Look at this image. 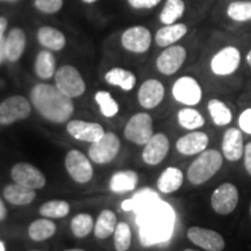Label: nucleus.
I'll return each instance as SVG.
<instances>
[{"label":"nucleus","mask_w":251,"mask_h":251,"mask_svg":"<svg viewBox=\"0 0 251 251\" xmlns=\"http://www.w3.org/2000/svg\"><path fill=\"white\" fill-rule=\"evenodd\" d=\"M30 102L41 117L54 124L69 122L75 111L72 98L49 84L40 83L33 86Z\"/></svg>","instance_id":"nucleus-1"},{"label":"nucleus","mask_w":251,"mask_h":251,"mask_svg":"<svg viewBox=\"0 0 251 251\" xmlns=\"http://www.w3.org/2000/svg\"><path fill=\"white\" fill-rule=\"evenodd\" d=\"M174 228V213L166 203L159 202L146 212L141 219L140 237L143 246L164 242L170 237Z\"/></svg>","instance_id":"nucleus-2"},{"label":"nucleus","mask_w":251,"mask_h":251,"mask_svg":"<svg viewBox=\"0 0 251 251\" xmlns=\"http://www.w3.org/2000/svg\"><path fill=\"white\" fill-rule=\"evenodd\" d=\"M222 166V155L218 150L209 149L200 152L191 163L187 170V178L193 185H201L216 175Z\"/></svg>","instance_id":"nucleus-3"},{"label":"nucleus","mask_w":251,"mask_h":251,"mask_svg":"<svg viewBox=\"0 0 251 251\" xmlns=\"http://www.w3.org/2000/svg\"><path fill=\"white\" fill-rule=\"evenodd\" d=\"M120 147V139L117 135L112 131H105L98 141L91 143L87 153L91 161L96 164H107L118 156Z\"/></svg>","instance_id":"nucleus-4"},{"label":"nucleus","mask_w":251,"mask_h":251,"mask_svg":"<svg viewBox=\"0 0 251 251\" xmlns=\"http://www.w3.org/2000/svg\"><path fill=\"white\" fill-rule=\"evenodd\" d=\"M55 86L70 98H78L85 93L86 85L80 72L72 65H63L55 74Z\"/></svg>","instance_id":"nucleus-5"},{"label":"nucleus","mask_w":251,"mask_h":251,"mask_svg":"<svg viewBox=\"0 0 251 251\" xmlns=\"http://www.w3.org/2000/svg\"><path fill=\"white\" fill-rule=\"evenodd\" d=\"M125 137L139 146H146L153 136L152 118L148 113H137L128 120L124 130Z\"/></svg>","instance_id":"nucleus-6"},{"label":"nucleus","mask_w":251,"mask_h":251,"mask_svg":"<svg viewBox=\"0 0 251 251\" xmlns=\"http://www.w3.org/2000/svg\"><path fill=\"white\" fill-rule=\"evenodd\" d=\"M31 102L23 96H12L0 102V125L9 126L29 118Z\"/></svg>","instance_id":"nucleus-7"},{"label":"nucleus","mask_w":251,"mask_h":251,"mask_svg":"<svg viewBox=\"0 0 251 251\" xmlns=\"http://www.w3.org/2000/svg\"><path fill=\"white\" fill-rule=\"evenodd\" d=\"M92 161H90L83 152L72 149L67 153L64 165L69 176L78 184H86L93 177Z\"/></svg>","instance_id":"nucleus-8"},{"label":"nucleus","mask_w":251,"mask_h":251,"mask_svg":"<svg viewBox=\"0 0 251 251\" xmlns=\"http://www.w3.org/2000/svg\"><path fill=\"white\" fill-rule=\"evenodd\" d=\"M238 203V190L234 184L225 183L215 188L212 194L211 205L215 213L228 215L236 209Z\"/></svg>","instance_id":"nucleus-9"},{"label":"nucleus","mask_w":251,"mask_h":251,"mask_svg":"<svg viewBox=\"0 0 251 251\" xmlns=\"http://www.w3.org/2000/svg\"><path fill=\"white\" fill-rule=\"evenodd\" d=\"M11 177L14 183H18L24 186L40 190L47 184L46 176L35 165L29 163H18L11 170Z\"/></svg>","instance_id":"nucleus-10"},{"label":"nucleus","mask_w":251,"mask_h":251,"mask_svg":"<svg viewBox=\"0 0 251 251\" xmlns=\"http://www.w3.org/2000/svg\"><path fill=\"white\" fill-rule=\"evenodd\" d=\"M172 96L178 102L194 106L202 98V91L199 83L193 77L184 76L176 80L172 86Z\"/></svg>","instance_id":"nucleus-11"},{"label":"nucleus","mask_w":251,"mask_h":251,"mask_svg":"<svg viewBox=\"0 0 251 251\" xmlns=\"http://www.w3.org/2000/svg\"><path fill=\"white\" fill-rule=\"evenodd\" d=\"M122 47L135 54L148 51L151 46V33L143 26H134L124 31L121 36Z\"/></svg>","instance_id":"nucleus-12"},{"label":"nucleus","mask_w":251,"mask_h":251,"mask_svg":"<svg viewBox=\"0 0 251 251\" xmlns=\"http://www.w3.org/2000/svg\"><path fill=\"white\" fill-rule=\"evenodd\" d=\"M241 62V54L235 47H226L213 56L211 69L216 76H229L237 70Z\"/></svg>","instance_id":"nucleus-13"},{"label":"nucleus","mask_w":251,"mask_h":251,"mask_svg":"<svg viewBox=\"0 0 251 251\" xmlns=\"http://www.w3.org/2000/svg\"><path fill=\"white\" fill-rule=\"evenodd\" d=\"M187 237L191 242L206 251H222L226 247L222 235L212 229L194 226L188 228Z\"/></svg>","instance_id":"nucleus-14"},{"label":"nucleus","mask_w":251,"mask_h":251,"mask_svg":"<svg viewBox=\"0 0 251 251\" xmlns=\"http://www.w3.org/2000/svg\"><path fill=\"white\" fill-rule=\"evenodd\" d=\"M186 59V50L181 46H172L161 52L156 61V67L161 74L170 76L181 68Z\"/></svg>","instance_id":"nucleus-15"},{"label":"nucleus","mask_w":251,"mask_h":251,"mask_svg":"<svg viewBox=\"0 0 251 251\" xmlns=\"http://www.w3.org/2000/svg\"><path fill=\"white\" fill-rule=\"evenodd\" d=\"M170 149V142L168 136L163 133L153 134V136L147 142L142 151V159L148 165L161 164L168 155Z\"/></svg>","instance_id":"nucleus-16"},{"label":"nucleus","mask_w":251,"mask_h":251,"mask_svg":"<svg viewBox=\"0 0 251 251\" xmlns=\"http://www.w3.org/2000/svg\"><path fill=\"white\" fill-rule=\"evenodd\" d=\"M67 131L74 139L90 143L98 141L105 134L101 125L84 120L69 121L67 125Z\"/></svg>","instance_id":"nucleus-17"},{"label":"nucleus","mask_w":251,"mask_h":251,"mask_svg":"<svg viewBox=\"0 0 251 251\" xmlns=\"http://www.w3.org/2000/svg\"><path fill=\"white\" fill-rule=\"evenodd\" d=\"M164 96L165 89L161 81L157 79H148L141 85L139 93H137V99L143 108L152 109L162 102Z\"/></svg>","instance_id":"nucleus-18"},{"label":"nucleus","mask_w":251,"mask_h":251,"mask_svg":"<svg viewBox=\"0 0 251 251\" xmlns=\"http://www.w3.org/2000/svg\"><path fill=\"white\" fill-rule=\"evenodd\" d=\"M208 135L203 131H192L181 136L176 143V148L181 155L192 156L205 151L208 146Z\"/></svg>","instance_id":"nucleus-19"},{"label":"nucleus","mask_w":251,"mask_h":251,"mask_svg":"<svg viewBox=\"0 0 251 251\" xmlns=\"http://www.w3.org/2000/svg\"><path fill=\"white\" fill-rule=\"evenodd\" d=\"M222 151L228 161L237 162L244 153L243 135L237 128H229L222 140Z\"/></svg>","instance_id":"nucleus-20"},{"label":"nucleus","mask_w":251,"mask_h":251,"mask_svg":"<svg viewBox=\"0 0 251 251\" xmlns=\"http://www.w3.org/2000/svg\"><path fill=\"white\" fill-rule=\"evenodd\" d=\"M26 48V35L21 28H13L5 39L6 59L17 62L23 56Z\"/></svg>","instance_id":"nucleus-21"},{"label":"nucleus","mask_w":251,"mask_h":251,"mask_svg":"<svg viewBox=\"0 0 251 251\" xmlns=\"http://www.w3.org/2000/svg\"><path fill=\"white\" fill-rule=\"evenodd\" d=\"M4 198L9 203L15 206H27L36 198L35 190L18 183L8 184L4 188Z\"/></svg>","instance_id":"nucleus-22"},{"label":"nucleus","mask_w":251,"mask_h":251,"mask_svg":"<svg viewBox=\"0 0 251 251\" xmlns=\"http://www.w3.org/2000/svg\"><path fill=\"white\" fill-rule=\"evenodd\" d=\"M139 183V175L133 170H121L115 172L109 180V190L113 193H127L136 188Z\"/></svg>","instance_id":"nucleus-23"},{"label":"nucleus","mask_w":251,"mask_h":251,"mask_svg":"<svg viewBox=\"0 0 251 251\" xmlns=\"http://www.w3.org/2000/svg\"><path fill=\"white\" fill-rule=\"evenodd\" d=\"M37 40L41 46L51 51H59L67 43L64 34L61 30L49 26H43L37 30Z\"/></svg>","instance_id":"nucleus-24"},{"label":"nucleus","mask_w":251,"mask_h":251,"mask_svg":"<svg viewBox=\"0 0 251 251\" xmlns=\"http://www.w3.org/2000/svg\"><path fill=\"white\" fill-rule=\"evenodd\" d=\"M184 175L181 170L178 168H170L165 169L159 176L158 180H157V188L161 191L162 193H174L178 191L183 185Z\"/></svg>","instance_id":"nucleus-25"},{"label":"nucleus","mask_w":251,"mask_h":251,"mask_svg":"<svg viewBox=\"0 0 251 251\" xmlns=\"http://www.w3.org/2000/svg\"><path fill=\"white\" fill-rule=\"evenodd\" d=\"M187 33V27L184 24H174L165 25L156 33L155 41L157 46L169 47L179 41Z\"/></svg>","instance_id":"nucleus-26"},{"label":"nucleus","mask_w":251,"mask_h":251,"mask_svg":"<svg viewBox=\"0 0 251 251\" xmlns=\"http://www.w3.org/2000/svg\"><path fill=\"white\" fill-rule=\"evenodd\" d=\"M117 225V214L111 209H103L94 225V236L99 240H106L114 234Z\"/></svg>","instance_id":"nucleus-27"},{"label":"nucleus","mask_w":251,"mask_h":251,"mask_svg":"<svg viewBox=\"0 0 251 251\" xmlns=\"http://www.w3.org/2000/svg\"><path fill=\"white\" fill-rule=\"evenodd\" d=\"M105 80L109 85L118 86L124 91H131L136 84V77L133 72L122 68H113L106 72Z\"/></svg>","instance_id":"nucleus-28"},{"label":"nucleus","mask_w":251,"mask_h":251,"mask_svg":"<svg viewBox=\"0 0 251 251\" xmlns=\"http://www.w3.org/2000/svg\"><path fill=\"white\" fill-rule=\"evenodd\" d=\"M35 74L41 79H50L56 74V59L51 50H41L35 59Z\"/></svg>","instance_id":"nucleus-29"},{"label":"nucleus","mask_w":251,"mask_h":251,"mask_svg":"<svg viewBox=\"0 0 251 251\" xmlns=\"http://www.w3.org/2000/svg\"><path fill=\"white\" fill-rule=\"evenodd\" d=\"M56 233V225L50 219L43 218L33 221L28 227V235L35 242H42L52 237Z\"/></svg>","instance_id":"nucleus-30"},{"label":"nucleus","mask_w":251,"mask_h":251,"mask_svg":"<svg viewBox=\"0 0 251 251\" xmlns=\"http://www.w3.org/2000/svg\"><path fill=\"white\" fill-rule=\"evenodd\" d=\"M207 108H208L212 120L216 126H227L230 124L233 114L224 101L219 99L209 100Z\"/></svg>","instance_id":"nucleus-31"},{"label":"nucleus","mask_w":251,"mask_h":251,"mask_svg":"<svg viewBox=\"0 0 251 251\" xmlns=\"http://www.w3.org/2000/svg\"><path fill=\"white\" fill-rule=\"evenodd\" d=\"M185 4L183 0H166L163 7L159 20L164 25H174L178 19L184 15Z\"/></svg>","instance_id":"nucleus-32"},{"label":"nucleus","mask_w":251,"mask_h":251,"mask_svg":"<svg viewBox=\"0 0 251 251\" xmlns=\"http://www.w3.org/2000/svg\"><path fill=\"white\" fill-rule=\"evenodd\" d=\"M39 212L43 218L61 219L70 213V205L64 200H50L40 207Z\"/></svg>","instance_id":"nucleus-33"},{"label":"nucleus","mask_w":251,"mask_h":251,"mask_svg":"<svg viewBox=\"0 0 251 251\" xmlns=\"http://www.w3.org/2000/svg\"><path fill=\"white\" fill-rule=\"evenodd\" d=\"M178 122L181 127L188 130H196L205 125V119L197 109L186 107L178 112Z\"/></svg>","instance_id":"nucleus-34"},{"label":"nucleus","mask_w":251,"mask_h":251,"mask_svg":"<svg viewBox=\"0 0 251 251\" xmlns=\"http://www.w3.org/2000/svg\"><path fill=\"white\" fill-rule=\"evenodd\" d=\"M96 102L98 103L100 112L105 118H114L120 111V106L117 100L107 91H98L94 96Z\"/></svg>","instance_id":"nucleus-35"},{"label":"nucleus","mask_w":251,"mask_h":251,"mask_svg":"<svg viewBox=\"0 0 251 251\" xmlns=\"http://www.w3.org/2000/svg\"><path fill=\"white\" fill-rule=\"evenodd\" d=\"M71 231L77 238H84L90 235L92 229H94L93 218L87 213L77 214L71 221Z\"/></svg>","instance_id":"nucleus-36"},{"label":"nucleus","mask_w":251,"mask_h":251,"mask_svg":"<svg viewBox=\"0 0 251 251\" xmlns=\"http://www.w3.org/2000/svg\"><path fill=\"white\" fill-rule=\"evenodd\" d=\"M114 247L117 251H127L131 244V229L126 222H119L114 230Z\"/></svg>","instance_id":"nucleus-37"},{"label":"nucleus","mask_w":251,"mask_h":251,"mask_svg":"<svg viewBox=\"0 0 251 251\" xmlns=\"http://www.w3.org/2000/svg\"><path fill=\"white\" fill-rule=\"evenodd\" d=\"M228 17L237 23H246L251 20V2L235 1L228 6Z\"/></svg>","instance_id":"nucleus-38"},{"label":"nucleus","mask_w":251,"mask_h":251,"mask_svg":"<svg viewBox=\"0 0 251 251\" xmlns=\"http://www.w3.org/2000/svg\"><path fill=\"white\" fill-rule=\"evenodd\" d=\"M35 7L46 14H54L61 11L63 0H35Z\"/></svg>","instance_id":"nucleus-39"},{"label":"nucleus","mask_w":251,"mask_h":251,"mask_svg":"<svg viewBox=\"0 0 251 251\" xmlns=\"http://www.w3.org/2000/svg\"><path fill=\"white\" fill-rule=\"evenodd\" d=\"M133 8L136 9H149L155 7L162 0H127Z\"/></svg>","instance_id":"nucleus-40"},{"label":"nucleus","mask_w":251,"mask_h":251,"mask_svg":"<svg viewBox=\"0 0 251 251\" xmlns=\"http://www.w3.org/2000/svg\"><path fill=\"white\" fill-rule=\"evenodd\" d=\"M238 125H240L241 130L251 135V108L246 109L240 115V118H238Z\"/></svg>","instance_id":"nucleus-41"},{"label":"nucleus","mask_w":251,"mask_h":251,"mask_svg":"<svg viewBox=\"0 0 251 251\" xmlns=\"http://www.w3.org/2000/svg\"><path fill=\"white\" fill-rule=\"evenodd\" d=\"M244 166L248 174L251 176V142L244 147Z\"/></svg>","instance_id":"nucleus-42"},{"label":"nucleus","mask_w":251,"mask_h":251,"mask_svg":"<svg viewBox=\"0 0 251 251\" xmlns=\"http://www.w3.org/2000/svg\"><path fill=\"white\" fill-rule=\"evenodd\" d=\"M7 19L4 17H0V40L4 37V34L6 31V28H7Z\"/></svg>","instance_id":"nucleus-43"},{"label":"nucleus","mask_w":251,"mask_h":251,"mask_svg":"<svg viewBox=\"0 0 251 251\" xmlns=\"http://www.w3.org/2000/svg\"><path fill=\"white\" fill-rule=\"evenodd\" d=\"M6 216H7V208H6L4 201H2V199L0 198V221L5 220Z\"/></svg>","instance_id":"nucleus-44"},{"label":"nucleus","mask_w":251,"mask_h":251,"mask_svg":"<svg viewBox=\"0 0 251 251\" xmlns=\"http://www.w3.org/2000/svg\"><path fill=\"white\" fill-rule=\"evenodd\" d=\"M6 58V51H5V39L2 37L0 40V63H2Z\"/></svg>","instance_id":"nucleus-45"},{"label":"nucleus","mask_w":251,"mask_h":251,"mask_svg":"<svg viewBox=\"0 0 251 251\" xmlns=\"http://www.w3.org/2000/svg\"><path fill=\"white\" fill-rule=\"evenodd\" d=\"M247 62H248V64H249L251 67V50L249 52H248V55H247Z\"/></svg>","instance_id":"nucleus-46"},{"label":"nucleus","mask_w":251,"mask_h":251,"mask_svg":"<svg viewBox=\"0 0 251 251\" xmlns=\"http://www.w3.org/2000/svg\"><path fill=\"white\" fill-rule=\"evenodd\" d=\"M0 251H6V248H5V244L0 241Z\"/></svg>","instance_id":"nucleus-47"},{"label":"nucleus","mask_w":251,"mask_h":251,"mask_svg":"<svg viewBox=\"0 0 251 251\" xmlns=\"http://www.w3.org/2000/svg\"><path fill=\"white\" fill-rule=\"evenodd\" d=\"M84 2H85V4H93V2H96L97 0H83Z\"/></svg>","instance_id":"nucleus-48"},{"label":"nucleus","mask_w":251,"mask_h":251,"mask_svg":"<svg viewBox=\"0 0 251 251\" xmlns=\"http://www.w3.org/2000/svg\"><path fill=\"white\" fill-rule=\"evenodd\" d=\"M65 251H85V250H83V249H68Z\"/></svg>","instance_id":"nucleus-49"},{"label":"nucleus","mask_w":251,"mask_h":251,"mask_svg":"<svg viewBox=\"0 0 251 251\" xmlns=\"http://www.w3.org/2000/svg\"><path fill=\"white\" fill-rule=\"evenodd\" d=\"M184 251H198V250H193V249H186V250H184Z\"/></svg>","instance_id":"nucleus-50"},{"label":"nucleus","mask_w":251,"mask_h":251,"mask_svg":"<svg viewBox=\"0 0 251 251\" xmlns=\"http://www.w3.org/2000/svg\"><path fill=\"white\" fill-rule=\"evenodd\" d=\"M250 216H251V205H250Z\"/></svg>","instance_id":"nucleus-51"},{"label":"nucleus","mask_w":251,"mask_h":251,"mask_svg":"<svg viewBox=\"0 0 251 251\" xmlns=\"http://www.w3.org/2000/svg\"><path fill=\"white\" fill-rule=\"evenodd\" d=\"M33 251H39V250H33Z\"/></svg>","instance_id":"nucleus-52"},{"label":"nucleus","mask_w":251,"mask_h":251,"mask_svg":"<svg viewBox=\"0 0 251 251\" xmlns=\"http://www.w3.org/2000/svg\"><path fill=\"white\" fill-rule=\"evenodd\" d=\"M0 1H1V0H0Z\"/></svg>","instance_id":"nucleus-53"}]
</instances>
